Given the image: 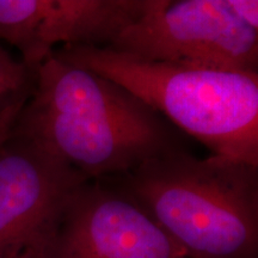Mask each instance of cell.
<instances>
[{
  "label": "cell",
  "instance_id": "6da1fadb",
  "mask_svg": "<svg viewBox=\"0 0 258 258\" xmlns=\"http://www.w3.org/2000/svg\"><path fill=\"white\" fill-rule=\"evenodd\" d=\"M12 132L90 180L124 175L185 148L178 129L127 89L53 53L35 70Z\"/></svg>",
  "mask_w": 258,
  "mask_h": 258
},
{
  "label": "cell",
  "instance_id": "7a4b0ae2",
  "mask_svg": "<svg viewBox=\"0 0 258 258\" xmlns=\"http://www.w3.org/2000/svg\"><path fill=\"white\" fill-rule=\"evenodd\" d=\"M138 203L186 258H258V166L176 150L104 178Z\"/></svg>",
  "mask_w": 258,
  "mask_h": 258
},
{
  "label": "cell",
  "instance_id": "3957f363",
  "mask_svg": "<svg viewBox=\"0 0 258 258\" xmlns=\"http://www.w3.org/2000/svg\"><path fill=\"white\" fill-rule=\"evenodd\" d=\"M53 54L123 86L212 156L258 166V72L153 62L106 47Z\"/></svg>",
  "mask_w": 258,
  "mask_h": 258
},
{
  "label": "cell",
  "instance_id": "277c9868",
  "mask_svg": "<svg viewBox=\"0 0 258 258\" xmlns=\"http://www.w3.org/2000/svg\"><path fill=\"white\" fill-rule=\"evenodd\" d=\"M106 48L153 62L258 72V30L228 0H144L137 21Z\"/></svg>",
  "mask_w": 258,
  "mask_h": 258
},
{
  "label": "cell",
  "instance_id": "5b68a950",
  "mask_svg": "<svg viewBox=\"0 0 258 258\" xmlns=\"http://www.w3.org/2000/svg\"><path fill=\"white\" fill-rule=\"evenodd\" d=\"M36 258H186L138 203L106 179L86 182L71 196Z\"/></svg>",
  "mask_w": 258,
  "mask_h": 258
},
{
  "label": "cell",
  "instance_id": "8992f818",
  "mask_svg": "<svg viewBox=\"0 0 258 258\" xmlns=\"http://www.w3.org/2000/svg\"><path fill=\"white\" fill-rule=\"evenodd\" d=\"M89 180L11 131L0 147V251H34L71 196Z\"/></svg>",
  "mask_w": 258,
  "mask_h": 258
},
{
  "label": "cell",
  "instance_id": "52a82bcc",
  "mask_svg": "<svg viewBox=\"0 0 258 258\" xmlns=\"http://www.w3.org/2000/svg\"><path fill=\"white\" fill-rule=\"evenodd\" d=\"M144 0H0V40L35 71L62 47H108L137 21Z\"/></svg>",
  "mask_w": 258,
  "mask_h": 258
},
{
  "label": "cell",
  "instance_id": "ba28073f",
  "mask_svg": "<svg viewBox=\"0 0 258 258\" xmlns=\"http://www.w3.org/2000/svg\"><path fill=\"white\" fill-rule=\"evenodd\" d=\"M35 71L15 60L0 44V115L12 105L27 101L34 84Z\"/></svg>",
  "mask_w": 258,
  "mask_h": 258
},
{
  "label": "cell",
  "instance_id": "9c48e42d",
  "mask_svg": "<svg viewBox=\"0 0 258 258\" xmlns=\"http://www.w3.org/2000/svg\"><path fill=\"white\" fill-rule=\"evenodd\" d=\"M234 15L254 30H258L257 0H228Z\"/></svg>",
  "mask_w": 258,
  "mask_h": 258
},
{
  "label": "cell",
  "instance_id": "30bf717a",
  "mask_svg": "<svg viewBox=\"0 0 258 258\" xmlns=\"http://www.w3.org/2000/svg\"><path fill=\"white\" fill-rule=\"evenodd\" d=\"M25 102L27 101L12 105L11 108H9L8 110L0 115V147H2V145L5 143L6 139L9 138V135L11 134L15 122L17 120V116L19 112H21L22 108L24 106Z\"/></svg>",
  "mask_w": 258,
  "mask_h": 258
},
{
  "label": "cell",
  "instance_id": "8fae6325",
  "mask_svg": "<svg viewBox=\"0 0 258 258\" xmlns=\"http://www.w3.org/2000/svg\"><path fill=\"white\" fill-rule=\"evenodd\" d=\"M0 258H36L32 250L0 251Z\"/></svg>",
  "mask_w": 258,
  "mask_h": 258
}]
</instances>
